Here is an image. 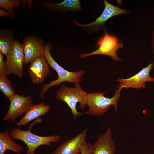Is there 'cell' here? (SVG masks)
Wrapping results in <instances>:
<instances>
[{
  "instance_id": "2e32d148",
  "label": "cell",
  "mask_w": 154,
  "mask_h": 154,
  "mask_svg": "<svg viewBox=\"0 0 154 154\" xmlns=\"http://www.w3.org/2000/svg\"><path fill=\"white\" fill-rule=\"evenodd\" d=\"M23 149V147L13 141L8 130L0 133V154H5L8 150L20 154Z\"/></svg>"
},
{
  "instance_id": "9a60e30c",
  "label": "cell",
  "mask_w": 154,
  "mask_h": 154,
  "mask_svg": "<svg viewBox=\"0 0 154 154\" xmlns=\"http://www.w3.org/2000/svg\"><path fill=\"white\" fill-rule=\"evenodd\" d=\"M41 4L50 10L62 12L81 11V3L78 0H65L61 3H54L50 1L41 3Z\"/></svg>"
},
{
  "instance_id": "8fae6325",
  "label": "cell",
  "mask_w": 154,
  "mask_h": 154,
  "mask_svg": "<svg viewBox=\"0 0 154 154\" xmlns=\"http://www.w3.org/2000/svg\"><path fill=\"white\" fill-rule=\"evenodd\" d=\"M28 71L31 82L37 85L44 82L50 73L49 65L44 56L31 62Z\"/></svg>"
},
{
  "instance_id": "603a6c76",
  "label": "cell",
  "mask_w": 154,
  "mask_h": 154,
  "mask_svg": "<svg viewBox=\"0 0 154 154\" xmlns=\"http://www.w3.org/2000/svg\"><path fill=\"white\" fill-rule=\"evenodd\" d=\"M51 154H53V153H52Z\"/></svg>"
},
{
  "instance_id": "277c9868",
  "label": "cell",
  "mask_w": 154,
  "mask_h": 154,
  "mask_svg": "<svg viewBox=\"0 0 154 154\" xmlns=\"http://www.w3.org/2000/svg\"><path fill=\"white\" fill-rule=\"evenodd\" d=\"M9 135L12 140L18 139L25 143L27 148V154H35V150L40 146H50L52 143L58 142L61 139L58 134L46 136L37 135L32 133L30 129L25 131L14 128L9 132Z\"/></svg>"
},
{
  "instance_id": "52a82bcc",
  "label": "cell",
  "mask_w": 154,
  "mask_h": 154,
  "mask_svg": "<svg viewBox=\"0 0 154 154\" xmlns=\"http://www.w3.org/2000/svg\"><path fill=\"white\" fill-rule=\"evenodd\" d=\"M6 56L5 63L7 74L22 77L25 61L22 44L14 39Z\"/></svg>"
},
{
  "instance_id": "5b68a950",
  "label": "cell",
  "mask_w": 154,
  "mask_h": 154,
  "mask_svg": "<svg viewBox=\"0 0 154 154\" xmlns=\"http://www.w3.org/2000/svg\"><path fill=\"white\" fill-rule=\"evenodd\" d=\"M104 34L98 40L97 42L98 49L89 53L81 54L80 58L96 55H107L110 56L115 61H121L122 59L117 54V50L123 48L124 44L120 42L116 36L109 34L105 27L104 29Z\"/></svg>"
},
{
  "instance_id": "3957f363",
  "label": "cell",
  "mask_w": 154,
  "mask_h": 154,
  "mask_svg": "<svg viewBox=\"0 0 154 154\" xmlns=\"http://www.w3.org/2000/svg\"><path fill=\"white\" fill-rule=\"evenodd\" d=\"M115 94L111 98L106 97L104 94L108 91L88 93L86 105L88 110L84 115L100 116L106 113L111 105L114 106V111L117 110V102L120 96L121 89H115Z\"/></svg>"
},
{
  "instance_id": "30bf717a",
  "label": "cell",
  "mask_w": 154,
  "mask_h": 154,
  "mask_svg": "<svg viewBox=\"0 0 154 154\" xmlns=\"http://www.w3.org/2000/svg\"><path fill=\"white\" fill-rule=\"evenodd\" d=\"M154 64L153 62L150 63L137 74L129 78L126 79L118 78L116 81L119 83V86L117 88L121 90L123 88L127 89L129 88L137 89L145 88L146 86L145 82H154V78L151 77L150 75Z\"/></svg>"
},
{
  "instance_id": "5bb4252c",
  "label": "cell",
  "mask_w": 154,
  "mask_h": 154,
  "mask_svg": "<svg viewBox=\"0 0 154 154\" xmlns=\"http://www.w3.org/2000/svg\"><path fill=\"white\" fill-rule=\"evenodd\" d=\"M50 109V106L44 102L33 105L24 116L17 122L16 126H25L30 121L49 112Z\"/></svg>"
},
{
  "instance_id": "d6986e66",
  "label": "cell",
  "mask_w": 154,
  "mask_h": 154,
  "mask_svg": "<svg viewBox=\"0 0 154 154\" xmlns=\"http://www.w3.org/2000/svg\"><path fill=\"white\" fill-rule=\"evenodd\" d=\"M21 2L20 0H0V7L9 12L11 14V18H13L15 17L14 8L20 6Z\"/></svg>"
},
{
  "instance_id": "4fadbf2b",
  "label": "cell",
  "mask_w": 154,
  "mask_h": 154,
  "mask_svg": "<svg viewBox=\"0 0 154 154\" xmlns=\"http://www.w3.org/2000/svg\"><path fill=\"white\" fill-rule=\"evenodd\" d=\"M116 151L111 129L108 127L105 133L100 135L92 144V154H114Z\"/></svg>"
},
{
  "instance_id": "8992f818",
  "label": "cell",
  "mask_w": 154,
  "mask_h": 154,
  "mask_svg": "<svg viewBox=\"0 0 154 154\" xmlns=\"http://www.w3.org/2000/svg\"><path fill=\"white\" fill-rule=\"evenodd\" d=\"M104 8L100 16L96 18L94 21L87 24H82L78 23L76 20L73 24L77 25L90 33L104 30L106 27V22L112 17L121 14H128L131 13L130 11L120 8L104 0Z\"/></svg>"
},
{
  "instance_id": "9c48e42d",
  "label": "cell",
  "mask_w": 154,
  "mask_h": 154,
  "mask_svg": "<svg viewBox=\"0 0 154 154\" xmlns=\"http://www.w3.org/2000/svg\"><path fill=\"white\" fill-rule=\"evenodd\" d=\"M44 44L42 39L35 35L31 34L24 37L22 44L25 56L24 64L30 63L37 58L44 56Z\"/></svg>"
},
{
  "instance_id": "e0dca14e",
  "label": "cell",
  "mask_w": 154,
  "mask_h": 154,
  "mask_svg": "<svg viewBox=\"0 0 154 154\" xmlns=\"http://www.w3.org/2000/svg\"><path fill=\"white\" fill-rule=\"evenodd\" d=\"M14 39L13 31L1 29L0 31V52L6 55Z\"/></svg>"
},
{
  "instance_id": "44dd1931",
  "label": "cell",
  "mask_w": 154,
  "mask_h": 154,
  "mask_svg": "<svg viewBox=\"0 0 154 154\" xmlns=\"http://www.w3.org/2000/svg\"><path fill=\"white\" fill-rule=\"evenodd\" d=\"M0 16L1 17L8 16L11 17V14L5 9H0Z\"/></svg>"
},
{
  "instance_id": "ffe728a7",
  "label": "cell",
  "mask_w": 154,
  "mask_h": 154,
  "mask_svg": "<svg viewBox=\"0 0 154 154\" xmlns=\"http://www.w3.org/2000/svg\"><path fill=\"white\" fill-rule=\"evenodd\" d=\"M92 144L87 142L82 147L80 154H92Z\"/></svg>"
},
{
  "instance_id": "7c38bea8",
  "label": "cell",
  "mask_w": 154,
  "mask_h": 154,
  "mask_svg": "<svg viewBox=\"0 0 154 154\" xmlns=\"http://www.w3.org/2000/svg\"><path fill=\"white\" fill-rule=\"evenodd\" d=\"M88 130V128H86L73 138L65 141L53 154H80L82 147L87 143Z\"/></svg>"
},
{
  "instance_id": "6da1fadb",
  "label": "cell",
  "mask_w": 154,
  "mask_h": 154,
  "mask_svg": "<svg viewBox=\"0 0 154 154\" xmlns=\"http://www.w3.org/2000/svg\"><path fill=\"white\" fill-rule=\"evenodd\" d=\"M44 56L49 66L56 71L58 76L57 79L43 84L40 94L41 100H43L45 93L52 86H58L64 82H71L74 84L79 83L86 72L85 70H82L76 72H71L64 69L54 60L51 56L50 51L52 48V44L49 42H46L44 44Z\"/></svg>"
},
{
  "instance_id": "ba28073f",
  "label": "cell",
  "mask_w": 154,
  "mask_h": 154,
  "mask_svg": "<svg viewBox=\"0 0 154 154\" xmlns=\"http://www.w3.org/2000/svg\"><path fill=\"white\" fill-rule=\"evenodd\" d=\"M8 110L1 120H11L14 122L18 117L26 113L33 106V100L29 95L24 96L15 93L9 98Z\"/></svg>"
},
{
  "instance_id": "7402d4cb",
  "label": "cell",
  "mask_w": 154,
  "mask_h": 154,
  "mask_svg": "<svg viewBox=\"0 0 154 154\" xmlns=\"http://www.w3.org/2000/svg\"><path fill=\"white\" fill-rule=\"evenodd\" d=\"M151 45L152 52L154 58V29L152 33V36L151 41Z\"/></svg>"
},
{
  "instance_id": "ac0fdd59",
  "label": "cell",
  "mask_w": 154,
  "mask_h": 154,
  "mask_svg": "<svg viewBox=\"0 0 154 154\" xmlns=\"http://www.w3.org/2000/svg\"><path fill=\"white\" fill-rule=\"evenodd\" d=\"M5 73H0V89L4 95L8 98L15 93Z\"/></svg>"
},
{
  "instance_id": "7a4b0ae2",
  "label": "cell",
  "mask_w": 154,
  "mask_h": 154,
  "mask_svg": "<svg viewBox=\"0 0 154 154\" xmlns=\"http://www.w3.org/2000/svg\"><path fill=\"white\" fill-rule=\"evenodd\" d=\"M73 88L67 87L62 84L56 92V98L66 103L70 108L75 119L82 116L83 113L79 112L76 107L80 103L79 108L83 110L86 105L87 92L84 90L79 83L75 84Z\"/></svg>"
}]
</instances>
